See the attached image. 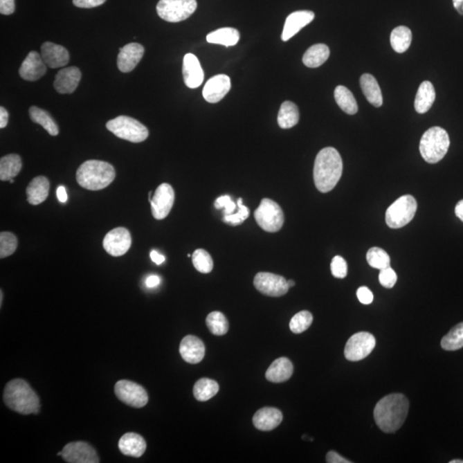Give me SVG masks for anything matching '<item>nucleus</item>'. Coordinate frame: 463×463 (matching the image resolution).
Listing matches in <instances>:
<instances>
[{
  "instance_id": "nucleus-1",
  "label": "nucleus",
  "mask_w": 463,
  "mask_h": 463,
  "mask_svg": "<svg viewBox=\"0 0 463 463\" xmlns=\"http://www.w3.org/2000/svg\"><path fill=\"white\" fill-rule=\"evenodd\" d=\"M408 409L409 401L404 394H388L376 403L374 408L376 424L383 433H396L403 425Z\"/></svg>"
},
{
  "instance_id": "nucleus-2",
  "label": "nucleus",
  "mask_w": 463,
  "mask_h": 463,
  "mask_svg": "<svg viewBox=\"0 0 463 463\" xmlns=\"http://www.w3.org/2000/svg\"><path fill=\"white\" fill-rule=\"evenodd\" d=\"M343 163L341 154L335 148L328 147L316 157L314 177L319 192L327 193L336 188L342 177Z\"/></svg>"
},
{
  "instance_id": "nucleus-3",
  "label": "nucleus",
  "mask_w": 463,
  "mask_h": 463,
  "mask_svg": "<svg viewBox=\"0 0 463 463\" xmlns=\"http://www.w3.org/2000/svg\"><path fill=\"white\" fill-rule=\"evenodd\" d=\"M7 407L21 415L37 414L39 400L37 393L23 379H13L7 383L3 392Z\"/></svg>"
},
{
  "instance_id": "nucleus-4",
  "label": "nucleus",
  "mask_w": 463,
  "mask_h": 463,
  "mask_svg": "<svg viewBox=\"0 0 463 463\" xmlns=\"http://www.w3.org/2000/svg\"><path fill=\"white\" fill-rule=\"evenodd\" d=\"M116 170L109 163L91 160L85 161L77 171V181L82 188L100 191L107 188L116 179Z\"/></svg>"
},
{
  "instance_id": "nucleus-5",
  "label": "nucleus",
  "mask_w": 463,
  "mask_h": 463,
  "mask_svg": "<svg viewBox=\"0 0 463 463\" xmlns=\"http://www.w3.org/2000/svg\"><path fill=\"white\" fill-rule=\"evenodd\" d=\"M451 141L444 129L434 127L428 129L423 134L419 143V152L426 163H439L447 154Z\"/></svg>"
},
{
  "instance_id": "nucleus-6",
  "label": "nucleus",
  "mask_w": 463,
  "mask_h": 463,
  "mask_svg": "<svg viewBox=\"0 0 463 463\" xmlns=\"http://www.w3.org/2000/svg\"><path fill=\"white\" fill-rule=\"evenodd\" d=\"M107 130L121 139L131 143H142L149 136V130L145 125L134 118L118 116L107 122Z\"/></svg>"
},
{
  "instance_id": "nucleus-7",
  "label": "nucleus",
  "mask_w": 463,
  "mask_h": 463,
  "mask_svg": "<svg viewBox=\"0 0 463 463\" xmlns=\"http://www.w3.org/2000/svg\"><path fill=\"white\" fill-rule=\"evenodd\" d=\"M418 204L414 197L405 195L399 197L388 208L385 214L386 224L390 228H401L414 219Z\"/></svg>"
},
{
  "instance_id": "nucleus-8",
  "label": "nucleus",
  "mask_w": 463,
  "mask_h": 463,
  "mask_svg": "<svg viewBox=\"0 0 463 463\" xmlns=\"http://www.w3.org/2000/svg\"><path fill=\"white\" fill-rule=\"evenodd\" d=\"M255 220L262 229L269 233L281 230L284 224V214L275 201L264 199L254 212Z\"/></svg>"
},
{
  "instance_id": "nucleus-9",
  "label": "nucleus",
  "mask_w": 463,
  "mask_h": 463,
  "mask_svg": "<svg viewBox=\"0 0 463 463\" xmlns=\"http://www.w3.org/2000/svg\"><path fill=\"white\" fill-rule=\"evenodd\" d=\"M197 7V0H160L156 10L161 19L179 23L191 17Z\"/></svg>"
},
{
  "instance_id": "nucleus-10",
  "label": "nucleus",
  "mask_w": 463,
  "mask_h": 463,
  "mask_svg": "<svg viewBox=\"0 0 463 463\" xmlns=\"http://www.w3.org/2000/svg\"><path fill=\"white\" fill-rule=\"evenodd\" d=\"M375 346L376 339L371 333L358 332L347 341L344 354L347 361H360L367 358Z\"/></svg>"
},
{
  "instance_id": "nucleus-11",
  "label": "nucleus",
  "mask_w": 463,
  "mask_h": 463,
  "mask_svg": "<svg viewBox=\"0 0 463 463\" xmlns=\"http://www.w3.org/2000/svg\"><path fill=\"white\" fill-rule=\"evenodd\" d=\"M118 399L131 407L140 408L148 403L149 396L145 388L129 380H120L114 387Z\"/></svg>"
},
{
  "instance_id": "nucleus-12",
  "label": "nucleus",
  "mask_w": 463,
  "mask_h": 463,
  "mask_svg": "<svg viewBox=\"0 0 463 463\" xmlns=\"http://www.w3.org/2000/svg\"><path fill=\"white\" fill-rule=\"evenodd\" d=\"M253 284L261 293L270 297L285 296L290 289L288 281L283 276L269 272L257 273L255 276Z\"/></svg>"
},
{
  "instance_id": "nucleus-13",
  "label": "nucleus",
  "mask_w": 463,
  "mask_h": 463,
  "mask_svg": "<svg viewBox=\"0 0 463 463\" xmlns=\"http://www.w3.org/2000/svg\"><path fill=\"white\" fill-rule=\"evenodd\" d=\"M175 193L173 188L167 183L158 186L152 200V215L156 220H163L170 215L174 206Z\"/></svg>"
},
{
  "instance_id": "nucleus-14",
  "label": "nucleus",
  "mask_w": 463,
  "mask_h": 463,
  "mask_svg": "<svg viewBox=\"0 0 463 463\" xmlns=\"http://www.w3.org/2000/svg\"><path fill=\"white\" fill-rule=\"evenodd\" d=\"M69 463H98L100 459L94 448L85 442H73L66 445L58 453Z\"/></svg>"
},
{
  "instance_id": "nucleus-15",
  "label": "nucleus",
  "mask_w": 463,
  "mask_h": 463,
  "mask_svg": "<svg viewBox=\"0 0 463 463\" xmlns=\"http://www.w3.org/2000/svg\"><path fill=\"white\" fill-rule=\"evenodd\" d=\"M131 246V235L125 228L111 230L103 240V247L111 256L120 257L127 253Z\"/></svg>"
},
{
  "instance_id": "nucleus-16",
  "label": "nucleus",
  "mask_w": 463,
  "mask_h": 463,
  "mask_svg": "<svg viewBox=\"0 0 463 463\" xmlns=\"http://www.w3.org/2000/svg\"><path fill=\"white\" fill-rule=\"evenodd\" d=\"M230 89V78L224 74L217 75L204 85L203 96L208 102L217 103L227 96Z\"/></svg>"
},
{
  "instance_id": "nucleus-17",
  "label": "nucleus",
  "mask_w": 463,
  "mask_h": 463,
  "mask_svg": "<svg viewBox=\"0 0 463 463\" xmlns=\"http://www.w3.org/2000/svg\"><path fill=\"white\" fill-rule=\"evenodd\" d=\"M145 55V48L138 43H129L120 48L118 55V68L121 73H127L134 71Z\"/></svg>"
},
{
  "instance_id": "nucleus-18",
  "label": "nucleus",
  "mask_w": 463,
  "mask_h": 463,
  "mask_svg": "<svg viewBox=\"0 0 463 463\" xmlns=\"http://www.w3.org/2000/svg\"><path fill=\"white\" fill-rule=\"evenodd\" d=\"M315 19V14L311 10H298L287 17L282 34L283 42H288L294 35L299 33L304 27L311 23Z\"/></svg>"
},
{
  "instance_id": "nucleus-19",
  "label": "nucleus",
  "mask_w": 463,
  "mask_h": 463,
  "mask_svg": "<svg viewBox=\"0 0 463 463\" xmlns=\"http://www.w3.org/2000/svg\"><path fill=\"white\" fill-rule=\"evenodd\" d=\"M179 353L183 360L189 364H199L206 355L203 341L195 336H186L179 345Z\"/></svg>"
},
{
  "instance_id": "nucleus-20",
  "label": "nucleus",
  "mask_w": 463,
  "mask_h": 463,
  "mask_svg": "<svg viewBox=\"0 0 463 463\" xmlns=\"http://www.w3.org/2000/svg\"><path fill=\"white\" fill-rule=\"evenodd\" d=\"M46 73V66L37 52L31 51L24 60L19 69L20 77L24 80L35 82Z\"/></svg>"
},
{
  "instance_id": "nucleus-21",
  "label": "nucleus",
  "mask_w": 463,
  "mask_h": 463,
  "mask_svg": "<svg viewBox=\"0 0 463 463\" xmlns=\"http://www.w3.org/2000/svg\"><path fill=\"white\" fill-rule=\"evenodd\" d=\"M41 55L46 66L53 69L66 66L70 60L69 52L64 46L53 42H45L42 46Z\"/></svg>"
},
{
  "instance_id": "nucleus-22",
  "label": "nucleus",
  "mask_w": 463,
  "mask_h": 463,
  "mask_svg": "<svg viewBox=\"0 0 463 463\" xmlns=\"http://www.w3.org/2000/svg\"><path fill=\"white\" fill-rule=\"evenodd\" d=\"M183 77L190 89L199 88L203 84L204 73L199 59L192 53H188L183 60Z\"/></svg>"
},
{
  "instance_id": "nucleus-23",
  "label": "nucleus",
  "mask_w": 463,
  "mask_h": 463,
  "mask_svg": "<svg viewBox=\"0 0 463 463\" xmlns=\"http://www.w3.org/2000/svg\"><path fill=\"white\" fill-rule=\"evenodd\" d=\"M81 80V71L78 67L64 68L57 73L53 86L60 94H73Z\"/></svg>"
},
{
  "instance_id": "nucleus-24",
  "label": "nucleus",
  "mask_w": 463,
  "mask_h": 463,
  "mask_svg": "<svg viewBox=\"0 0 463 463\" xmlns=\"http://www.w3.org/2000/svg\"><path fill=\"white\" fill-rule=\"evenodd\" d=\"M282 412L275 408H264L260 409L253 416V425L257 429L263 432L274 430L282 421Z\"/></svg>"
},
{
  "instance_id": "nucleus-25",
  "label": "nucleus",
  "mask_w": 463,
  "mask_h": 463,
  "mask_svg": "<svg viewBox=\"0 0 463 463\" xmlns=\"http://www.w3.org/2000/svg\"><path fill=\"white\" fill-rule=\"evenodd\" d=\"M147 444L141 435L135 433L125 434L118 441L122 454L132 457H141L146 451Z\"/></svg>"
},
{
  "instance_id": "nucleus-26",
  "label": "nucleus",
  "mask_w": 463,
  "mask_h": 463,
  "mask_svg": "<svg viewBox=\"0 0 463 463\" xmlns=\"http://www.w3.org/2000/svg\"><path fill=\"white\" fill-rule=\"evenodd\" d=\"M293 373V365L289 358L282 357L275 360L265 373V378L271 383L288 381Z\"/></svg>"
},
{
  "instance_id": "nucleus-27",
  "label": "nucleus",
  "mask_w": 463,
  "mask_h": 463,
  "mask_svg": "<svg viewBox=\"0 0 463 463\" xmlns=\"http://www.w3.org/2000/svg\"><path fill=\"white\" fill-rule=\"evenodd\" d=\"M50 183L44 176H38L32 179L26 189L28 202L32 206L44 202L49 194Z\"/></svg>"
},
{
  "instance_id": "nucleus-28",
  "label": "nucleus",
  "mask_w": 463,
  "mask_h": 463,
  "mask_svg": "<svg viewBox=\"0 0 463 463\" xmlns=\"http://www.w3.org/2000/svg\"><path fill=\"white\" fill-rule=\"evenodd\" d=\"M436 98L435 89L432 82L429 81L423 82L416 94L415 100V109L418 114H426L428 112L433 105Z\"/></svg>"
},
{
  "instance_id": "nucleus-29",
  "label": "nucleus",
  "mask_w": 463,
  "mask_h": 463,
  "mask_svg": "<svg viewBox=\"0 0 463 463\" xmlns=\"http://www.w3.org/2000/svg\"><path fill=\"white\" fill-rule=\"evenodd\" d=\"M361 87L365 98L372 106L380 107L383 105L381 89L376 79L371 74L365 73L361 78Z\"/></svg>"
},
{
  "instance_id": "nucleus-30",
  "label": "nucleus",
  "mask_w": 463,
  "mask_h": 463,
  "mask_svg": "<svg viewBox=\"0 0 463 463\" xmlns=\"http://www.w3.org/2000/svg\"><path fill=\"white\" fill-rule=\"evenodd\" d=\"M23 167L19 154H7L0 160V179L2 181H10L20 173Z\"/></svg>"
},
{
  "instance_id": "nucleus-31",
  "label": "nucleus",
  "mask_w": 463,
  "mask_h": 463,
  "mask_svg": "<svg viewBox=\"0 0 463 463\" xmlns=\"http://www.w3.org/2000/svg\"><path fill=\"white\" fill-rule=\"evenodd\" d=\"M330 55L329 48L325 44H316L307 50L303 56V63L309 68H318L325 64Z\"/></svg>"
},
{
  "instance_id": "nucleus-32",
  "label": "nucleus",
  "mask_w": 463,
  "mask_h": 463,
  "mask_svg": "<svg viewBox=\"0 0 463 463\" xmlns=\"http://www.w3.org/2000/svg\"><path fill=\"white\" fill-rule=\"evenodd\" d=\"M207 42L225 46H235L239 41V32L233 28H221L207 35Z\"/></svg>"
},
{
  "instance_id": "nucleus-33",
  "label": "nucleus",
  "mask_w": 463,
  "mask_h": 463,
  "mask_svg": "<svg viewBox=\"0 0 463 463\" xmlns=\"http://www.w3.org/2000/svg\"><path fill=\"white\" fill-rule=\"evenodd\" d=\"M299 120L300 111L296 104L289 102V100L283 102L278 113L279 127L282 129H290L296 125Z\"/></svg>"
},
{
  "instance_id": "nucleus-34",
  "label": "nucleus",
  "mask_w": 463,
  "mask_h": 463,
  "mask_svg": "<svg viewBox=\"0 0 463 463\" xmlns=\"http://www.w3.org/2000/svg\"><path fill=\"white\" fill-rule=\"evenodd\" d=\"M334 96H335L337 105L339 106L343 112L349 114V116H354V114H357L358 104L356 100H355L353 93L346 88L345 86H337Z\"/></svg>"
},
{
  "instance_id": "nucleus-35",
  "label": "nucleus",
  "mask_w": 463,
  "mask_h": 463,
  "mask_svg": "<svg viewBox=\"0 0 463 463\" xmlns=\"http://www.w3.org/2000/svg\"><path fill=\"white\" fill-rule=\"evenodd\" d=\"M30 117L31 120L42 125L51 136L59 134V127L53 120V118L46 111L39 109L37 107H31L30 109Z\"/></svg>"
},
{
  "instance_id": "nucleus-36",
  "label": "nucleus",
  "mask_w": 463,
  "mask_h": 463,
  "mask_svg": "<svg viewBox=\"0 0 463 463\" xmlns=\"http://www.w3.org/2000/svg\"><path fill=\"white\" fill-rule=\"evenodd\" d=\"M412 42V32L408 27L399 26L394 28L390 35V44L398 53L407 51Z\"/></svg>"
},
{
  "instance_id": "nucleus-37",
  "label": "nucleus",
  "mask_w": 463,
  "mask_h": 463,
  "mask_svg": "<svg viewBox=\"0 0 463 463\" xmlns=\"http://www.w3.org/2000/svg\"><path fill=\"white\" fill-rule=\"evenodd\" d=\"M219 385L215 380L201 379L193 388V394L197 401H206L218 393Z\"/></svg>"
},
{
  "instance_id": "nucleus-38",
  "label": "nucleus",
  "mask_w": 463,
  "mask_h": 463,
  "mask_svg": "<svg viewBox=\"0 0 463 463\" xmlns=\"http://www.w3.org/2000/svg\"><path fill=\"white\" fill-rule=\"evenodd\" d=\"M441 347L446 351H457L463 347V322L454 326L443 337Z\"/></svg>"
},
{
  "instance_id": "nucleus-39",
  "label": "nucleus",
  "mask_w": 463,
  "mask_h": 463,
  "mask_svg": "<svg viewBox=\"0 0 463 463\" xmlns=\"http://www.w3.org/2000/svg\"><path fill=\"white\" fill-rule=\"evenodd\" d=\"M206 325L210 332L215 336H224L228 332V319L220 311H213L208 315Z\"/></svg>"
},
{
  "instance_id": "nucleus-40",
  "label": "nucleus",
  "mask_w": 463,
  "mask_h": 463,
  "mask_svg": "<svg viewBox=\"0 0 463 463\" xmlns=\"http://www.w3.org/2000/svg\"><path fill=\"white\" fill-rule=\"evenodd\" d=\"M367 260L370 266L380 271L390 266L389 254L379 247H372L367 251Z\"/></svg>"
},
{
  "instance_id": "nucleus-41",
  "label": "nucleus",
  "mask_w": 463,
  "mask_h": 463,
  "mask_svg": "<svg viewBox=\"0 0 463 463\" xmlns=\"http://www.w3.org/2000/svg\"><path fill=\"white\" fill-rule=\"evenodd\" d=\"M192 264L197 271L208 274L213 270L214 263L212 257L206 250L197 249L192 255Z\"/></svg>"
},
{
  "instance_id": "nucleus-42",
  "label": "nucleus",
  "mask_w": 463,
  "mask_h": 463,
  "mask_svg": "<svg viewBox=\"0 0 463 463\" xmlns=\"http://www.w3.org/2000/svg\"><path fill=\"white\" fill-rule=\"evenodd\" d=\"M314 322V316L308 311H301L291 319L289 327L294 334L306 332Z\"/></svg>"
},
{
  "instance_id": "nucleus-43",
  "label": "nucleus",
  "mask_w": 463,
  "mask_h": 463,
  "mask_svg": "<svg viewBox=\"0 0 463 463\" xmlns=\"http://www.w3.org/2000/svg\"><path fill=\"white\" fill-rule=\"evenodd\" d=\"M17 248V239L12 233H0V257L5 258L15 253Z\"/></svg>"
},
{
  "instance_id": "nucleus-44",
  "label": "nucleus",
  "mask_w": 463,
  "mask_h": 463,
  "mask_svg": "<svg viewBox=\"0 0 463 463\" xmlns=\"http://www.w3.org/2000/svg\"><path fill=\"white\" fill-rule=\"evenodd\" d=\"M237 204H238V212L232 215H225L224 221L226 224L238 226L243 224L249 217L250 210L248 208L244 206L242 199H239Z\"/></svg>"
},
{
  "instance_id": "nucleus-45",
  "label": "nucleus",
  "mask_w": 463,
  "mask_h": 463,
  "mask_svg": "<svg viewBox=\"0 0 463 463\" xmlns=\"http://www.w3.org/2000/svg\"><path fill=\"white\" fill-rule=\"evenodd\" d=\"M330 270H332V275L336 278H345L347 275V262L343 257L336 256L333 258L332 264H330Z\"/></svg>"
},
{
  "instance_id": "nucleus-46",
  "label": "nucleus",
  "mask_w": 463,
  "mask_h": 463,
  "mask_svg": "<svg viewBox=\"0 0 463 463\" xmlns=\"http://www.w3.org/2000/svg\"><path fill=\"white\" fill-rule=\"evenodd\" d=\"M379 282L386 289H392L397 282V275L392 268L388 267L380 271Z\"/></svg>"
},
{
  "instance_id": "nucleus-47",
  "label": "nucleus",
  "mask_w": 463,
  "mask_h": 463,
  "mask_svg": "<svg viewBox=\"0 0 463 463\" xmlns=\"http://www.w3.org/2000/svg\"><path fill=\"white\" fill-rule=\"evenodd\" d=\"M215 209L225 210V215H232L236 210V204L231 199L230 196L225 195L218 197L215 202Z\"/></svg>"
},
{
  "instance_id": "nucleus-48",
  "label": "nucleus",
  "mask_w": 463,
  "mask_h": 463,
  "mask_svg": "<svg viewBox=\"0 0 463 463\" xmlns=\"http://www.w3.org/2000/svg\"><path fill=\"white\" fill-rule=\"evenodd\" d=\"M357 297L360 302L364 305H370L373 301V293L367 287H361L357 290Z\"/></svg>"
},
{
  "instance_id": "nucleus-49",
  "label": "nucleus",
  "mask_w": 463,
  "mask_h": 463,
  "mask_svg": "<svg viewBox=\"0 0 463 463\" xmlns=\"http://www.w3.org/2000/svg\"><path fill=\"white\" fill-rule=\"evenodd\" d=\"M106 0H73L75 6L79 8H94V7L103 5Z\"/></svg>"
},
{
  "instance_id": "nucleus-50",
  "label": "nucleus",
  "mask_w": 463,
  "mask_h": 463,
  "mask_svg": "<svg viewBox=\"0 0 463 463\" xmlns=\"http://www.w3.org/2000/svg\"><path fill=\"white\" fill-rule=\"evenodd\" d=\"M15 12V0H0V12L3 15H12Z\"/></svg>"
},
{
  "instance_id": "nucleus-51",
  "label": "nucleus",
  "mask_w": 463,
  "mask_h": 463,
  "mask_svg": "<svg viewBox=\"0 0 463 463\" xmlns=\"http://www.w3.org/2000/svg\"><path fill=\"white\" fill-rule=\"evenodd\" d=\"M326 462L329 463H351V461L347 460V459L340 455L336 451H329L327 455H326Z\"/></svg>"
},
{
  "instance_id": "nucleus-52",
  "label": "nucleus",
  "mask_w": 463,
  "mask_h": 463,
  "mask_svg": "<svg viewBox=\"0 0 463 463\" xmlns=\"http://www.w3.org/2000/svg\"><path fill=\"white\" fill-rule=\"evenodd\" d=\"M9 121V114L7 112L5 107H0V128L3 129L6 127L7 124Z\"/></svg>"
},
{
  "instance_id": "nucleus-53",
  "label": "nucleus",
  "mask_w": 463,
  "mask_h": 463,
  "mask_svg": "<svg viewBox=\"0 0 463 463\" xmlns=\"http://www.w3.org/2000/svg\"><path fill=\"white\" fill-rule=\"evenodd\" d=\"M161 283V278L159 276L156 275H149L146 280V286L148 288L152 289L156 288Z\"/></svg>"
},
{
  "instance_id": "nucleus-54",
  "label": "nucleus",
  "mask_w": 463,
  "mask_h": 463,
  "mask_svg": "<svg viewBox=\"0 0 463 463\" xmlns=\"http://www.w3.org/2000/svg\"><path fill=\"white\" fill-rule=\"evenodd\" d=\"M150 258H152L154 263L157 265L163 264L165 261L163 255L158 253L156 251H152V253H150Z\"/></svg>"
},
{
  "instance_id": "nucleus-55",
  "label": "nucleus",
  "mask_w": 463,
  "mask_h": 463,
  "mask_svg": "<svg viewBox=\"0 0 463 463\" xmlns=\"http://www.w3.org/2000/svg\"><path fill=\"white\" fill-rule=\"evenodd\" d=\"M57 196H58V199L60 203H66L67 201V193L66 190L64 188V186L60 185L58 189H57Z\"/></svg>"
},
{
  "instance_id": "nucleus-56",
  "label": "nucleus",
  "mask_w": 463,
  "mask_h": 463,
  "mask_svg": "<svg viewBox=\"0 0 463 463\" xmlns=\"http://www.w3.org/2000/svg\"><path fill=\"white\" fill-rule=\"evenodd\" d=\"M455 213L457 217L463 222V199L458 202L455 206Z\"/></svg>"
},
{
  "instance_id": "nucleus-57",
  "label": "nucleus",
  "mask_w": 463,
  "mask_h": 463,
  "mask_svg": "<svg viewBox=\"0 0 463 463\" xmlns=\"http://www.w3.org/2000/svg\"><path fill=\"white\" fill-rule=\"evenodd\" d=\"M453 6L457 12L463 16V0H453Z\"/></svg>"
},
{
  "instance_id": "nucleus-58",
  "label": "nucleus",
  "mask_w": 463,
  "mask_h": 463,
  "mask_svg": "<svg viewBox=\"0 0 463 463\" xmlns=\"http://www.w3.org/2000/svg\"><path fill=\"white\" fill-rule=\"evenodd\" d=\"M288 284L289 288H292V287H294V285H296V282H294L293 280H289V281H288Z\"/></svg>"
},
{
  "instance_id": "nucleus-59",
  "label": "nucleus",
  "mask_w": 463,
  "mask_h": 463,
  "mask_svg": "<svg viewBox=\"0 0 463 463\" xmlns=\"http://www.w3.org/2000/svg\"><path fill=\"white\" fill-rule=\"evenodd\" d=\"M450 463H463V460H459V459H455V460L451 461Z\"/></svg>"
},
{
  "instance_id": "nucleus-60",
  "label": "nucleus",
  "mask_w": 463,
  "mask_h": 463,
  "mask_svg": "<svg viewBox=\"0 0 463 463\" xmlns=\"http://www.w3.org/2000/svg\"><path fill=\"white\" fill-rule=\"evenodd\" d=\"M1 293V294H0V304L2 305V302H3V292H2V291H1V293Z\"/></svg>"
},
{
  "instance_id": "nucleus-61",
  "label": "nucleus",
  "mask_w": 463,
  "mask_h": 463,
  "mask_svg": "<svg viewBox=\"0 0 463 463\" xmlns=\"http://www.w3.org/2000/svg\"><path fill=\"white\" fill-rule=\"evenodd\" d=\"M10 183H14V179H10Z\"/></svg>"
}]
</instances>
